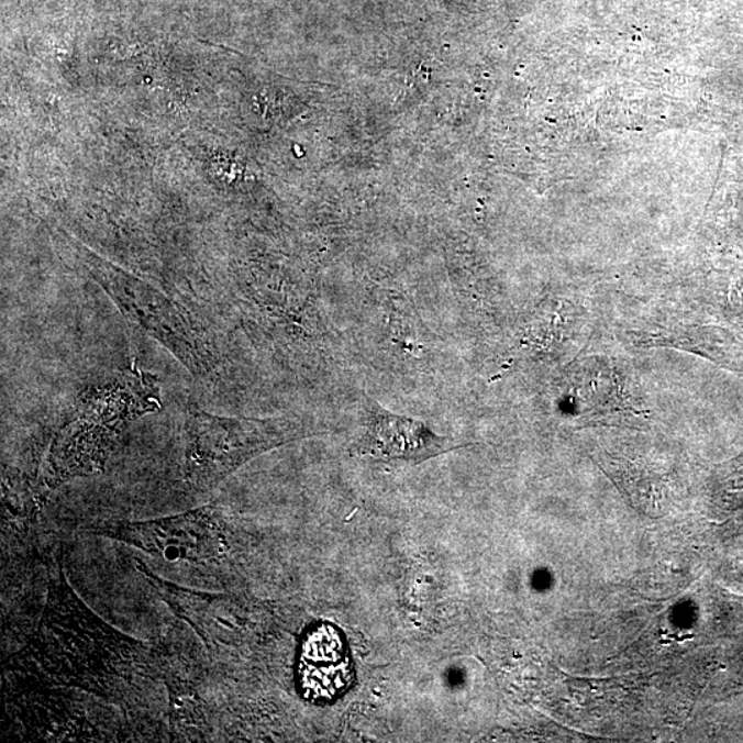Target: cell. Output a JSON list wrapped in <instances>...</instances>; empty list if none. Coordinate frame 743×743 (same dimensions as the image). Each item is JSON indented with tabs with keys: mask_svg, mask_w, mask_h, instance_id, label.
Returning a JSON list of instances; mask_svg holds the SVG:
<instances>
[{
	"mask_svg": "<svg viewBox=\"0 0 743 743\" xmlns=\"http://www.w3.org/2000/svg\"><path fill=\"white\" fill-rule=\"evenodd\" d=\"M23 654L53 683L113 702L127 701L156 674L149 646L92 613L69 587L59 562L48 569L45 610Z\"/></svg>",
	"mask_w": 743,
	"mask_h": 743,
	"instance_id": "1",
	"label": "cell"
},
{
	"mask_svg": "<svg viewBox=\"0 0 743 743\" xmlns=\"http://www.w3.org/2000/svg\"><path fill=\"white\" fill-rule=\"evenodd\" d=\"M186 430L185 478L201 489L266 452L311 435L292 420L218 418L200 411L190 412Z\"/></svg>",
	"mask_w": 743,
	"mask_h": 743,
	"instance_id": "2",
	"label": "cell"
},
{
	"mask_svg": "<svg viewBox=\"0 0 743 743\" xmlns=\"http://www.w3.org/2000/svg\"><path fill=\"white\" fill-rule=\"evenodd\" d=\"M86 532L120 541L164 559L192 564L221 559L228 550L226 535L214 508H200L155 521L103 523L87 528Z\"/></svg>",
	"mask_w": 743,
	"mask_h": 743,
	"instance_id": "3",
	"label": "cell"
},
{
	"mask_svg": "<svg viewBox=\"0 0 743 743\" xmlns=\"http://www.w3.org/2000/svg\"><path fill=\"white\" fill-rule=\"evenodd\" d=\"M363 431L353 447L357 456L384 463L418 466L467 445L434 433L420 420L387 411L379 402L366 400Z\"/></svg>",
	"mask_w": 743,
	"mask_h": 743,
	"instance_id": "4",
	"label": "cell"
},
{
	"mask_svg": "<svg viewBox=\"0 0 743 743\" xmlns=\"http://www.w3.org/2000/svg\"><path fill=\"white\" fill-rule=\"evenodd\" d=\"M107 287L129 319L171 348L186 365L198 370L209 368L207 353L201 352L182 315L162 293L138 284H107Z\"/></svg>",
	"mask_w": 743,
	"mask_h": 743,
	"instance_id": "5",
	"label": "cell"
}]
</instances>
